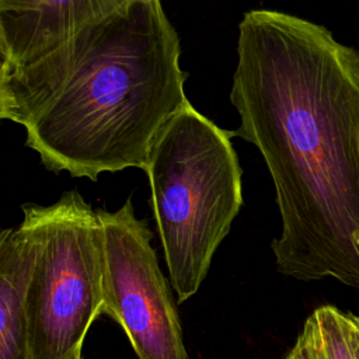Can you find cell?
Masks as SVG:
<instances>
[{
    "instance_id": "obj_1",
    "label": "cell",
    "mask_w": 359,
    "mask_h": 359,
    "mask_svg": "<svg viewBox=\"0 0 359 359\" xmlns=\"http://www.w3.org/2000/svg\"><path fill=\"white\" fill-rule=\"evenodd\" d=\"M233 136L273 181L278 272L359 289V55L309 20L268 8L238 24Z\"/></svg>"
},
{
    "instance_id": "obj_8",
    "label": "cell",
    "mask_w": 359,
    "mask_h": 359,
    "mask_svg": "<svg viewBox=\"0 0 359 359\" xmlns=\"http://www.w3.org/2000/svg\"><path fill=\"white\" fill-rule=\"evenodd\" d=\"M285 359H356L353 314L332 304L317 307Z\"/></svg>"
},
{
    "instance_id": "obj_2",
    "label": "cell",
    "mask_w": 359,
    "mask_h": 359,
    "mask_svg": "<svg viewBox=\"0 0 359 359\" xmlns=\"http://www.w3.org/2000/svg\"><path fill=\"white\" fill-rule=\"evenodd\" d=\"M180 36L161 0H130L59 46L0 67V118L53 171L93 181L146 171L164 125L189 100Z\"/></svg>"
},
{
    "instance_id": "obj_6",
    "label": "cell",
    "mask_w": 359,
    "mask_h": 359,
    "mask_svg": "<svg viewBox=\"0 0 359 359\" xmlns=\"http://www.w3.org/2000/svg\"><path fill=\"white\" fill-rule=\"evenodd\" d=\"M130 0H0L1 66L39 56Z\"/></svg>"
},
{
    "instance_id": "obj_3",
    "label": "cell",
    "mask_w": 359,
    "mask_h": 359,
    "mask_svg": "<svg viewBox=\"0 0 359 359\" xmlns=\"http://www.w3.org/2000/svg\"><path fill=\"white\" fill-rule=\"evenodd\" d=\"M233 130L191 102L157 135L146 174L151 208L178 303L194 296L243 205Z\"/></svg>"
},
{
    "instance_id": "obj_5",
    "label": "cell",
    "mask_w": 359,
    "mask_h": 359,
    "mask_svg": "<svg viewBox=\"0 0 359 359\" xmlns=\"http://www.w3.org/2000/svg\"><path fill=\"white\" fill-rule=\"evenodd\" d=\"M104 237L102 314L116 321L139 359H188L167 280L147 223L128 199L118 210H97Z\"/></svg>"
},
{
    "instance_id": "obj_9",
    "label": "cell",
    "mask_w": 359,
    "mask_h": 359,
    "mask_svg": "<svg viewBox=\"0 0 359 359\" xmlns=\"http://www.w3.org/2000/svg\"><path fill=\"white\" fill-rule=\"evenodd\" d=\"M353 349L356 359H359V316L353 314Z\"/></svg>"
},
{
    "instance_id": "obj_4",
    "label": "cell",
    "mask_w": 359,
    "mask_h": 359,
    "mask_svg": "<svg viewBox=\"0 0 359 359\" xmlns=\"http://www.w3.org/2000/svg\"><path fill=\"white\" fill-rule=\"evenodd\" d=\"M21 209L35 248L28 290L34 359H62L102 314V226L76 189L52 205Z\"/></svg>"
},
{
    "instance_id": "obj_10",
    "label": "cell",
    "mask_w": 359,
    "mask_h": 359,
    "mask_svg": "<svg viewBox=\"0 0 359 359\" xmlns=\"http://www.w3.org/2000/svg\"><path fill=\"white\" fill-rule=\"evenodd\" d=\"M81 348H83V342L76 345L65 358L62 359H81Z\"/></svg>"
},
{
    "instance_id": "obj_7",
    "label": "cell",
    "mask_w": 359,
    "mask_h": 359,
    "mask_svg": "<svg viewBox=\"0 0 359 359\" xmlns=\"http://www.w3.org/2000/svg\"><path fill=\"white\" fill-rule=\"evenodd\" d=\"M35 248L20 223L0 234V359H34L28 290Z\"/></svg>"
}]
</instances>
